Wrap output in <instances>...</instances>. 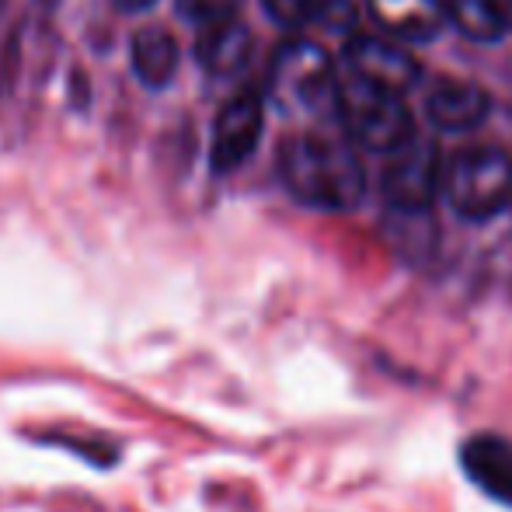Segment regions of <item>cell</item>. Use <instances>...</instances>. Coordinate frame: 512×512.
Instances as JSON below:
<instances>
[{"instance_id":"obj_1","label":"cell","mask_w":512,"mask_h":512,"mask_svg":"<svg viewBox=\"0 0 512 512\" xmlns=\"http://www.w3.org/2000/svg\"><path fill=\"white\" fill-rule=\"evenodd\" d=\"M279 175L297 203L345 213L366 196V168L342 136L300 133L279 147Z\"/></svg>"},{"instance_id":"obj_2","label":"cell","mask_w":512,"mask_h":512,"mask_svg":"<svg viewBox=\"0 0 512 512\" xmlns=\"http://www.w3.org/2000/svg\"><path fill=\"white\" fill-rule=\"evenodd\" d=\"M446 199L453 213L485 223L512 206V154L495 143H474L453 154L446 168Z\"/></svg>"},{"instance_id":"obj_3","label":"cell","mask_w":512,"mask_h":512,"mask_svg":"<svg viewBox=\"0 0 512 512\" xmlns=\"http://www.w3.org/2000/svg\"><path fill=\"white\" fill-rule=\"evenodd\" d=\"M269 95L283 112L324 115L335 112L338 77L331 56L310 39H286L272 53Z\"/></svg>"},{"instance_id":"obj_4","label":"cell","mask_w":512,"mask_h":512,"mask_svg":"<svg viewBox=\"0 0 512 512\" xmlns=\"http://www.w3.org/2000/svg\"><path fill=\"white\" fill-rule=\"evenodd\" d=\"M335 115L342 119L352 143H359L366 150H377V154H394V150H401L415 136L411 112L401 102L398 91L359 81L352 74L345 81H338Z\"/></svg>"},{"instance_id":"obj_5","label":"cell","mask_w":512,"mask_h":512,"mask_svg":"<svg viewBox=\"0 0 512 512\" xmlns=\"http://www.w3.org/2000/svg\"><path fill=\"white\" fill-rule=\"evenodd\" d=\"M380 192L401 213H425L439 192V143L432 136H411L394 150L380 175Z\"/></svg>"},{"instance_id":"obj_6","label":"cell","mask_w":512,"mask_h":512,"mask_svg":"<svg viewBox=\"0 0 512 512\" xmlns=\"http://www.w3.org/2000/svg\"><path fill=\"white\" fill-rule=\"evenodd\" d=\"M262 126H265L262 91H255V88L237 91V95L220 108V115H216L213 147H209V161H213L216 175L237 171L255 154L258 140H262Z\"/></svg>"},{"instance_id":"obj_7","label":"cell","mask_w":512,"mask_h":512,"mask_svg":"<svg viewBox=\"0 0 512 512\" xmlns=\"http://www.w3.org/2000/svg\"><path fill=\"white\" fill-rule=\"evenodd\" d=\"M345 63H349L352 77L359 81L380 84L387 91H408L422 77V63L408 53V49L394 46V42L380 39V35H352L345 42Z\"/></svg>"},{"instance_id":"obj_8","label":"cell","mask_w":512,"mask_h":512,"mask_svg":"<svg viewBox=\"0 0 512 512\" xmlns=\"http://www.w3.org/2000/svg\"><path fill=\"white\" fill-rule=\"evenodd\" d=\"M460 467L474 488L512 509V439L478 432L460 446Z\"/></svg>"},{"instance_id":"obj_9","label":"cell","mask_w":512,"mask_h":512,"mask_svg":"<svg viewBox=\"0 0 512 512\" xmlns=\"http://www.w3.org/2000/svg\"><path fill=\"white\" fill-rule=\"evenodd\" d=\"M488 112H492V98L474 81H450L446 77L425 95V115L443 133H464V129L481 126Z\"/></svg>"},{"instance_id":"obj_10","label":"cell","mask_w":512,"mask_h":512,"mask_svg":"<svg viewBox=\"0 0 512 512\" xmlns=\"http://www.w3.org/2000/svg\"><path fill=\"white\" fill-rule=\"evenodd\" d=\"M251 53H255V35L237 18L220 21V25H206L196 39V60L213 77L241 74L251 63Z\"/></svg>"},{"instance_id":"obj_11","label":"cell","mask_w":512,"mask_h":512,"mask_svg":"<svg viewBox=\"0 0 512 512\" xmlns=\"http://www.w3.org/2000/svg\"><path fill=\"white\" fill-rule=\"evenodd\" d=\"M373 18L405 42L436 39L446 28L443 0H366Z\"/></svg>"},{"instance_id":"obj_12","label":"cell","mask_w":512,"mask_h":512,"mask_svg":"<svg viewBox=\"0 0 512 512\" xmlns=\"http://www.w3.org/2000/svg\"><path fill=\"white\" fill-rule=\"evenodd\" d=\"M133 70L147 88L171 84L178 70V42L168 28L147 25L133 35Z\"/></svg>"},{"instance_id":"obj_13","label":"cell","mask_w":512,"mask_h":512,"mask_svg":"<svg viewBox=\"0 0 512 512\" xmlns=\"http://www.w3.org/2000/svg\"><path fill=\"white\" fill-rule=\"evenodd\" d=\"M443 7H446V21H453L467 39L499 42L506 35V25H502L492 0H446Z\"/></svg>"},{"instance_id":"obj_14","label":"cell","mask_w":512,"mask_h":512,"mask_svg":"<svg viewBox=\"0 0 512 512\" xmlns=\"http://www.w3.org/2000/svg\"><path fill=\"white\" fill-rule=\"evenodd\" d=\"M42 443H53V446H63V450H77V457L81 460H88V464H95V467H112V464H119V457H122V446L119 443H112V439H88V443H77V439H70V436H53V439H42Z\"/></svg>"},{"instance_id":"obj_15","label":"cell","mask_w":512,"mask_h":512,"mask_svg":"<svg viewBox=\"0 0 512 512\" xmlns=\"http://www.w3.org/2000/svg\"><path fill=\"white\" fill-rule=\"evenodd\" d=\"M307 25H321L331 32H349L356 25V4L352 0H310Z\"/></svg>"},{"instance_id":"obj_16","label":"cell","mask_w":512,"mask_h":512,"mask_svg":"<svg viewBox=\"0 0 512 512\" xmlns=\"http://www.w3.org/2000/svg\"><path fill=\"white\" fill-rule=\"evenodd\" d=\"M244 0H178V11L185 14L196 25H220V21H230L237 14Z\"/></svg>"},{"instance_id":"obj_17","label":"cell","mask_w":512,"mask_h":512,"mask_svg":"<svg viewBox=\"0 0 512 512\" xmlns=\"http://www.w3.org/2000/svg\"><path fill=\"white\" fill-rule=\"evenodd\" d=\"M262 4L269 11V18L286 28H300L310 18V0H262Z\"/></svg>"},{"instance_id":"obj_18","label":"cell","mask_w":512,"mask_h":512,"mask_svg":"<svg viewBox=\"0 0 512 512\" xmlns=\"http://www.w3.org/2000/svg\"><path fill=\"white\" fill-rule=\"evenodd\" d=\"M495 4V11H499V18H502V25H506V32L512 28V0H492Z\"/></svg>"},{"instance_id":"obj_19","label":"cell","mask_w":512,"mask_h":512,"mask_svg":"<svg viewBox=\"0 0 512 512\" xmlns=\"http://www.w3.org/2000/svg\"><path fill=\"white\" fill-rule=\"evenodd\" d=\"M115 4H119L122 11H143V7H150L154 0H115Z\"/></svg>"},{"instance_id":"obj_20","label":"cell","mask_w":512,"mask_h":512,"mask_svg":"<svg viewBox=\"0 0 512 512\" xmlns=\"http://www.w3.org/2000/svg\"><path fill=\"white\" fill-rule=\"evenodd\" d=\"M0 7H4V0H0Z\"/></svg>"}]
</instances>
